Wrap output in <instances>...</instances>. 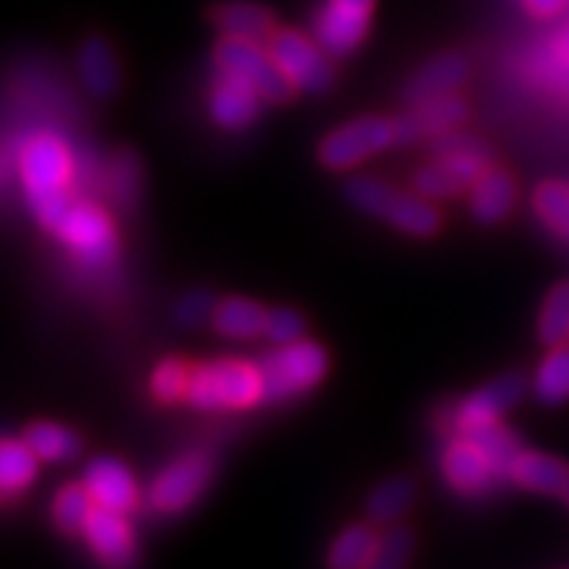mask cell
Instances as JSON below:
<instances>
[{
  "mask_svg": "<svg viewBox=\"0 0 569 569\" xmlns=\"http://www.w3.org/2000/svg\"><path fill=\"white\" fill-rule=\"evenodd\" d=\"M267 50L281 67L296 90L303 93H327L336 84V70L330 64V56L321 50V43L310 41L298 29L278 27L267 38Z\"/></svg>",
  "mask_w": 569,
  "mask_h": 569,
  "instance_id": "cell-7",
  "label": "cell"
},
{
  "mask_svg": "<svg viewBox=\"0 0 569 569\" xmlns=\"http://www.w3.org/2000/svg\"><path fill=\"white\" fill-rule=\"evenodd\" d=\"M569 477V462L543 451H520L512 462L509 480L535 495H561Z\"/></svg>",
  "mask_w": 569,
  "mask_h": 569,
  "instance_id": "cell-20",
  "label": "cell"
},
{
  "mask_svg": "<svg viewBox=\"0 0 569 569\" xmlns=\"http://www.w3.org/2000/svg\"><path fill=\"white\" fill-rule=\"evenodd\" d=\"M81 535L104 569H130L137 563V538H133L128 515L93 506Z\"/></svg>",
  "mask_w": 569,
  "mask_h": 569,
  "instance_id": "cell-11",
  "label": "cell"
},
{
  "mask_svg": "<svg viewBox=\"0 0 569 569\" xmlns=\"http://www.w3.org/2000/svg\"><path fill=\"white\" fill-rule=\"evenodd\" d=\"M93 498L84 489V483H67L52 500V520L64 535H81L84 523L93 512Z\"/></svg>",
  "mask_w": 569,
  "mask_h": 569,
  "instance_id": "cell-29",
  "label": "cell"
},
{
  "mask_svg": "<svg viewBox=\"0 0 569 569\" xmlns=\"http://www.w3.org/2000/svg\"><path fill=\"white\" fill-rule=\"evenodd\" d=\"M347 197L356 209L368 211L373 217H385L390 226H397L413 238H433L442 229V214L422 194H402L388 182L376 177H359L347 186Z\"/></svg>",
  "mask_w": 569,
  "mask_h": 569,
  "instance_id": "cell-3",
  "label": "cell"
},
{
  "mask_svg": "<svg viewBox=\"0 0 569 569\" xmlns=\"http://www.w3.org/2000/svg\"><path fill=\"white\" fill-rule=\"evenodd\" d=\"M413 500H417V483L411 477H388L382 483L370 491L368 503V518L376 527H393L399 523V518H405V512L411 509Z\"/></svg>",
  "mask_w": 569,
  "mask_h": 569,
  "instance_id": "cell-24",
  "label": "cell"
},
{
  "mask_svg": "<svg viewBox=\"0 0 569 569\" xmlns=\"http://www.w3.org/2000/svg\"><path fill=\"white\" fill-rule=\"evenodd\" d=\"M14 171L29 200V209L38 223L52 234L72 200L79 197L72 191L79 159L61 133L41 128L14 144Z\"/></svg>",
  "mask_w": 569,
  "mask_h": 569,
  "instance_id": "cell-1",
  "label": "cell"
},
{
  "mask_svg": "<svg viewBox=\"0 0 569 569\" xmlns=\"http://www.w3.org/2000/svg\"><path fill=\"white\" fill-rule=\"evenodd\" d=\"M393 142H397L393 119L365 116V119L341 124L339 130H332L330 137H325V142L318 148V162L330 171H345V168L359 166L373 153L385 151Z\"/></svg>",
  "mask_w": 569,
  "mask_h": 569,
  "instance_id": "cell-9",
  "label": "cell"
},
{
  "mask_svg": "<svg viewBox=\"0 0 569 569\" xmlns=\"http://www.w3.org/2000/svg\"><path fill=\"white\" fill-rule=\"evenodd\" d=\"M188 402L200 411H246L267 399L263 370L254 361L217 359L194 365Z\"/></svg>",
  "mask_w": 569,
  "mask_h": 569,
  "instance_id": "cell-2",
  "label": "cell"
},
{
  "mask_svg": "<svg viewBox=\"0 0 569 569\" xmlns=\"http://www.w3.org/2000/svg\"><path fill=\"white\" fill-rule=\"evenodd\" d=\"M104 194L119 209H133L142 194V166L133 151H116L104 162Z\"/></svg>",
  "mask_w": 569,
  "mask_h": 569,
  "instance_id": "cell-26",
  "label": "cell"
},
{
  "mask_svg": "<svg viewBox=\"0 0 569 569\" xmlns=\"http://www.w3.org/2000/svg\"><path fill=\"white\" fill-rule=\"evenodd\" d=\"M535 214L541 217V223L549 231H556L558 238L569 240V186L567 182L549 180L535 191Z\"/></svg>",
  "mask_w": 569,
  "mask_h": 569,
  "instance_id": "cell-31",
  "label": "cell"
},
{
  "mask_svg": "<svg viewBox=\"0 0 569 569\" xmlns=\"http://www.w3.org/2000/svg\"><path fill=\"white\" fill-rule=\"evenodd\" d=\"M552 353L541 361L535 373V397L543 405H561L569 399V341L549 347Z\"/></svg>",
  "mask_w": 569,
  "mask_h": 569,
  "instance_id": "cell-28",
  "label": "cell"
},
{
  "mask_svg": "<svg viewBox=\"0 0 569 569\" xmlns=\"http://www.w3.org/2000/svg\"><path fill=\"white\" fill-rule=\"evenodd\" d=\"M303 318L298 316L296 310H289V307H278V310H269V318H267V336L269 341H272L274 347L281 345H292V341H298L303 336Z\"/></svg>",
  "mask_w": 569,
  "mask_h": 569,
  "instance_id": "cell-36",
  "label": "cell"
},
{
  "mask_svg": "<svg viewBox=\"0 0 569 569\" xmlns=\"http://www.w3.org/2000/svg\"><path fill=\"white\" fill-rule=\"evenodd\" d=\"M81 483L90 491L93 503L101 506V509L130 515L139 506L137 480L128 471V466L116 460V457H96L84 469Z\"/></svg>",
  "mask_w": 569,
  "mask_h": 569,
  "instance_id": "cell-14",
  "label": "cell"
},
{
  "mask_svg": "<svg viewBox=\"0 0 569 569\" xmlns=\"http://www.w3.org/2000/svg\"><path fill=\"white\" fill-rule=\"evenodd\" d=\"M214 477V460L206 451H188L157 475L148 491V503L159 515H180L194 506Z\"/></svg>",
  "mask_w": 569,
  "mask_h": 569,
  "instance_id": "cell-8",
  "label": "cell"
},
{
  "mask_svg": "<svg viewBox=\"0 0 569 569\" xmlns=\"http://www.w3.org/2000/svg\"><path fill=\"white\" fill-rule=\"evenodd\" d=\"M466 79H469V61L457 56V52H446V56H437L431 64H426L413 76L405 96L413 104H422V101L437 99V96L455 93Z\"/></svg>",
  "mask_w": 569,
  "mask_h": 569,
  "instance_id": "cell-19",
  "label": "cell"
},
{
  "mask_svg": "<svg viewBox=\"0 0 569 569\" xmlns=\"http://www.w3.org/2000/svg\"><path fill=\"white\" fill-rule=\"evenodd\" d=\"M269 310H263L258 301L249 298H226L217 301V310L211 316V325L226 339H258L267 332Z\"/></svg>",
  "mask_w": 569,
  "mask_h": 569,
  "instance_id": "cell-23",
  "label": "cell"
},
{
  "mask_svg": "<svg viewBox=\"0 0 569 569\" xmlns=\"http://www.w3.org/2000/svg\"><path fill=\"white\" fill-rule=\"evenodd\" d=\"M466 437L477 442V446L483 448L489 460L495 462V469L503 480H509V471H512L515 457L520 455V442L512 431L500 422H491V426L475 428V431H466Z\"/></svg>",
  "mask_w": 569,
  "mask_h": 569,
  "instance_id": "cell-30",
  "label": "cell"
},
{
  "mask_svg": "<svg viewBox=\"0 0 569 569\" xmlns=\"http://www.w3.org/2000/svg\"><path fill=\"white\" fill-rule=\"evenodd\" d=\"M442 475L451 489L460 495H471V498L486 495L491 486L503 480L489 455L466 433H457L455 440H448L446 451H442Z\"/></svg>",
  "mask_w": 569,
  "mask_h": 569,
  "instance_id": "cell-13",
  "label": "cell"
},
{
  "mask_svg": "<svg viewBox=\"0 0 569 569\" xmlns=\"http://www.w3.org/2000/svg\"><path fill=\"white\" fill-rule=\"evenodd\" d=\"M558 498H561L563 503L569 506V477H567V483H563V489H561V495H558Z\"/></svg>",
  "mask_w": 569,
  "mask_h": 569,
  "instance_id": "cell-40",
  "label": "cell"
},
{
  "mask_svg": "<svg viewBox=\"0 0 569 569\" xmlns=\"http://www.w3.org/2000/svg\"><path fill=\"white\" fill-rule=\"evenodd\" d=\"M413 188H417V194L431 197V200H446V197H455L460 191H466L460 177L446 162H440V159L433 166H426L413 177Z\"/></svg>",
  "mask_w": 569,
  "mask_h": 569,
  "instance_id": "cell-35",
  "label": "cell"
},
{
  "mask_svg": "<svg viewBox=\"0 0 569 569\" xmlns=\"http://www.w3.org/2000/svg\"><path fill=\"white\" fill-rule=\"evenodd\" d=\"M569 0H523V7H527L529 14L535 18H556L567 9Z\"/></svg>",
  "mask_w": 569,
  "mask_h": 569,
  "instance_id": "cell-38",
  "label": "cell"
},
{
  "mask_svg": "<svg viewBox=\"0 0 569 569\" xmlns=\"http://www.w3.org/2000/svg\"><path fill=\"white\" fill-rule=\"evenodd\" d=\"M376 0H325L316 14V41L332 58L350 52L368 36Z\"/></svg>",
  "mask_w": 569,
  "mask_h": 569,
  "instance_id": "cell-10",
  "label": "cell"
},
{
  "mask_svg": "<svg viewBox=\"0 0 569 569\" xmlns=\"http://www.w3.org/2000/svg\"><path fill=\"white\" fill-rule=\"evenodd\" d=\"M538 339L547 347L569 341V281L558 283L543 301L541 318H538Z\"/></svg>",
  "mask_w": 569,
  "mask_h": 569,
  "instance_id": "cell-32",
  "label": "cell"
},
{
  "mask_svg": "<svg viewBox=\"0 0 569 569\" xmlns=\"http://www.w3.org/2000/svg\"><path fill=\"white\" fill-rule=\"evenodd\" d=\"M12 162H14V148H0V188L7 186L12 177Z\"/></svg>",
  "mask_w": 569,
  "mask_h": 569,
  "instance_id": "cell-39",
  "label": "cell"
},
{
  "mask_svg": "<svg viewBox=\"0 0 569 569\" xmlns=\"http://www.w3.org/2000/svg\"><path fill=\"white\" fill-rule=\"evenodd\" d=\"M217 310V301L209 296V292H191V296L182 298L177 303V321L180 325H200L202 318H211Z\"/></svg>",
  "mask_w": 569,
  "mask_h": 569,
  "instance_id": "cell-37",
  "label": "cell"
},
{
  "mask_svg": "<svg viewBox=\"0 0 569 569\" xmlns=\"http://www.w3.org/2000/svg\"><path fill=\"white\" fill-rule=\"evenodd\" d=\"M191 370L194 365H188L182 359L162 361L151 376V393L157 402L173 405L188 397V385H191Z\"/></svg>",
  "mask_w": 569,
  "mask_h": 569,
  "instance_id": "cell-34",
  "label": "cell"
},
{
  "mask_svg": "<svg viewBox=\"0 0 569 569\" xmlns=\"http://www.w3.org/2000/svg\"><path fill=\"white\" fill-rule=\"evenodd\" d=\"M214 61L217 70L249 81L267 104H283L296 96V84L283 76L281 67L274 64V58L260 41L226 36L217 43Z\"/></svg>",
  "mask_w": 569,
  "mask_h": 569,
  "instance_id": "cell-6",
  "label": "cell"
},
{
  "mask_svg": "<svg viewBox=\"0 0 569 569\" xmlns=\"http://www.w3.org/2000/svg\"><path fill=\"white\" fill-rule=\"evenodd\" d=\"M523 397V379L518 373H506L495 382L483 385L480 390H475L471 397L462 399L451 411V428L457 433L475 431V428L491 426V422H500L506 411H512L515 405Z\"/></svg>",
  "mask_w": 569,
  "mask_h": 569,
  "instance_id": "cell-12",
  "label": "cell"
},
{
  "mask_svg": "<svg viewBox=\"0 0 569 569\" xmlns=\"http://www.w3.org/2000/svg\"><path fill=\"white\" fill-rule=\"evenodd\" d=\"M209 18L223 36L234 38H249V41L267 43V38L272 36L278 23H274V14L260 3L252 0H229V3H214L209 9Z\"/></svg>",
  "mask_w": 569,
  "mask_h": 569,
  "instance_id": "cell-17",
  "label": "cell"
},
{
  "mask_svg": "<svg viewBox=\"0 0 569 569\" xmlns=\"http://www.w3.org/2000/svg\"><path fill=\"white\" fill-rule=\"evenodd\" d=\"M327 368H330V359L318 341L298 339L292 345H281L260 361L267 399L283 402V399L301 397L325 379Z\"/></svg>",
  "mask_w": 569,
  "mask_h": 569,
  "instance_id": "cell-5",
  "label": "cell"
},
{
  "mask_svg": "<svg viewBox=\"0 0 569 569\" xmlns=\"http://www.w3.org/2000/svg\"><path fill=\"white\" fill-rule=\"evenodd\" d=\"M376 523H353L327 549V569H365L373 558L379 538Z\"/></svg>",
  "mask_w": 569,
  "mask_h": 569,
  "instance_id": "cell-25",
  "label": "cell"
},
{
  "mask_svg": "<svg viewBox=\"0 0 569 569\" xmlns=\"http://www.w3.org/2000/svg\"><path fill=\"white\" fill-rule=\"evenodd\" d=\"M79 67H81V81L93 96H113L122 84V67H119V58H116L110 41H104L101 36L87 38L81 43L79 52Z\"/></svg>",
  "mask_w": 569,
  "mask_h": 569,
  "instance_id": "cell-21",
  "label": "cell"
},
{
  "mask_svg": "<svg viewBox=\"0 0 569 569\" xmlns=\"http://www.w3.org/2000/svg\"><path fill=\"white\" fill-rule=\"evenodd\" d=\"M518 200V186L512 173L503 168H489L480 180L471 186V211L480 223H503Z\"/></svg>",
  "mask_w": 569,
  "mask_h": 569,
  "instance_id": "cell-18",
  "label": "cell"
},
{
  "mask_svg": "<svg viewBox=\"0 0 569 569\" xmlns=\"http://www.w3.org/2000/svg\"><path fill=\"white\" fill-rule=\"evenodd\" d=\"M466 116H469V104L460 96L448 93L437 96V99H428L422 104H417L413 113L402 116V119H393V124H397V142L440 137V133H448V130H455L460 122H466Z\"/></svg>",
  "mask_w": 569,
  "mask_h": 569,
  "instance_id": "cell-16",
  "label": "cell"
},
{
  "mask_svg": "<svg viewBox=\"0 0 569 569\" xmlns=\"http://www.w3.org/2000/svg\"><path fill=\"white\" fill-rule=\"evenodd\" d=\"M260 93L249 81L231 76V72H217V81L211 87V119L226 130H243L258 119L260 113Z\"/></svg>",
  "mask_w": 569,
  "mask_h": 569,
  "instance_id": "cell-15",
  "label": "cell"
},
{
  "mask_svg": "<svg viewBox=\"0 0 569 569\" xmlns=\"http://www.w3.org/2000/svg\"><path fill=\"white\" fill-rule=\"evenodd\" d=\"M413 549H417V538H413V529L408 527H393L379 538V547H376L373 558L365 569H408L413 558Z\"/></svg>",
  "mask_w": 569,
  "mask_h": 569,
  "instance_id": "cell-33",
  "label": "cell"
},
{
  "mask_svg": "<svg viewBox=\"0 0 569 569\" xmlns=\"http://www.w3.org/2000/svg\"><path fill=\"white\" fill-rule=\"evenodd\" d=\"M52 234L67 246V252L79 267L93 269V272H104L119 254V238H116L108 211H101L96 202L84 197L72 200Z\"/></svg>",
  "mask_w": 569,
  "mask_h": 569,
  "instance_id": "cell-4",
  "label": "cell"
},
{
  "mask_svg": "<svg viewBox=\"0 0 569 569\" xmlns=\"http://www.w3.org/2000/svg\"><path fill=\"white\" fill-rule=\"evenodd\" d=\"M38 477V457L27 440L0 437V503L18 500Z\"/></svg>",
  "mask_w": 569,
  "mask_h": 569,
  "instance_id": "cell-22",
  "label": "cell"
},
{
  "mask_svg": "<svg viewBox=\"0 0 569 569\" xmlns=\"http://www.w3.org/2000/svg\"><path fill=\"white\" fill-rule=\"evenodd\" d=\"M23 440L43 462H70L81 451L79 433L58 426V422H32L23 433Z\"/></svg>",
  "mask_w": 569,
  "mask_h": 569,
  "instance_id": "cell-27",
  "label": "cell"
}]
</instances>
